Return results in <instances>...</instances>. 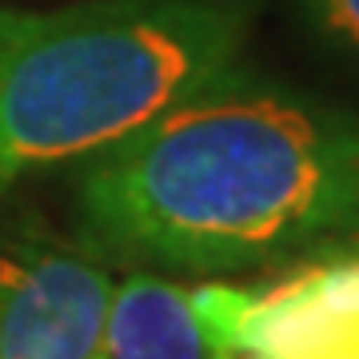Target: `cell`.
Here are the masks:
<instances>
[{"instance_id": "obj_5", "label": "cell", "mask_w": 359, "mask_h": 359, "mask_svg": "<svg viewBox=\"0 0 359 359\" xmlns=\"http://www.w3.org/2000/svg\"><path fill=\"white\" fill-rule=\"evenodd\" d=\"M88 359H208L192 292L148 271L112 283L100 339Z\"/></svg>"}, {"instance_id": "obj_3", "label": "cell", "mask_w": 359, "mask_h": 359, "mask_svg": "<svg viewBox=\"0 0 359 359\" xmlns=\"http://www.w3.org/2000/svg\"><path fill=\"white\" fill-rule=\"evenodd\" d=\"M208 359H359V256H320L264 283L192 287Z\"/></svg>"}, {"instance_id": "obj_6", "label": "cell", "mask_w": 359, "mask_h": 359, "mask_svg": "<svg viewBox=\"0 0 359 359\" xmlns=\"http://www.w3.org/2000/svg\"><path fill=\"white\" fill-rule=\"evenodd\" d=\"M304 8L323 44L359 60V0H304Z\"/></svg>"}, {"instance_id": "obj_1", "label": "cell", "mask_w": 359, "mask_h": 359, "mask_svg": "<svg viewBox=\"0 0 359 359\" xmlns=\"http://www.w3.org/2000/svg\"><path fill=\"white\" fill-rule=\"evenodd\" d=\"M80 244L168 271H244L359 228V120L236 68L88 156Z\"/></svg>"}, {"instance_id": "obj_2", "label": "cell", "mask_w": 359, "mask_h": 359, "mask_svg": "<svg viewBox=\"0 0 359 359\" xmlns=\"http://www.w3.org/2000/svg\"><path fill=\"white\" fill-rule=\"evenodd\" d=\"M231 0H88L0 8V192L88 160L236 68Z\"/></svg>"}, {"instance_id": "obj_4", "label": "cell", "mask_w": 359, "mask_h": 359, "mask_svg": "<svg viewBox=\"0 0 359 359\" xmlns=\"http://www.w3.org/2000/svg\"><path fill=\"white\" fill-rule=\"evenodd\" d=\"M112 276L32 212H0V359H88Z\"/></svg>"}]
</instances>
